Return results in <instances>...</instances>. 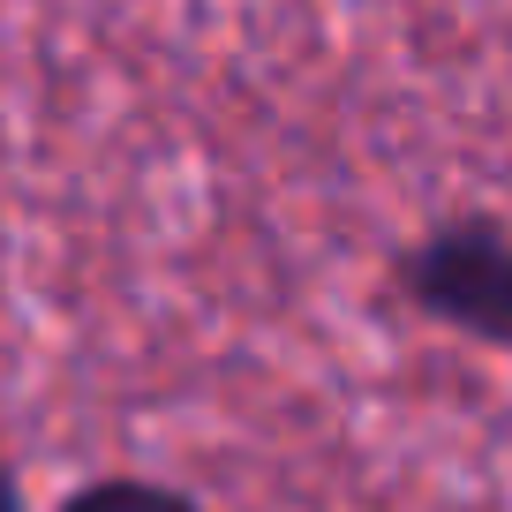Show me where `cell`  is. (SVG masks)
<instances>
[{
    "label": "cell",
    "instance_id": "cell-3",
    "mask_svg": "<svg viewBox=\"0 0 512 512\" xmlns=\"http://www.w3.org/2000/svg\"><path fill=\"white\" fill-rule=\"evenodd\" d=\"M0 512H23V497H16V482H8V467H0Z\"/></svg>",
    "mask_w": 512,
    "mask_h": 512
},
{
    "label": "cell",
    "instance_id": "cell-1",
    "mask_svg": "<svg viewBox=\"0 0 512 512\" xmlns=\"http://www.w3.org/2000/svg\"><path fill=\"white\" fill-rule=\"evenodd\" d=\"M407 294L452 324L512 339V234H497V226H445V234H430L407 256Z\"/></svg>",
    "mask_w": 512,
    "mask_h": 512
},
{
    "label": "cell",
    "instance_id": "cell-2",
    "mask_svg": "<svg viewBox=\"0 0 512 512\" xmlns=\"http://www.w3.org/2000/svg\"><path fill=\"white\" fill-rule=\"evenodd\" d=\"M68 512H189L159 482H91L83 497H68Z\"/></svg>",
    "mask_w": 512,
    "mask_h": 512
}]
</instances>
